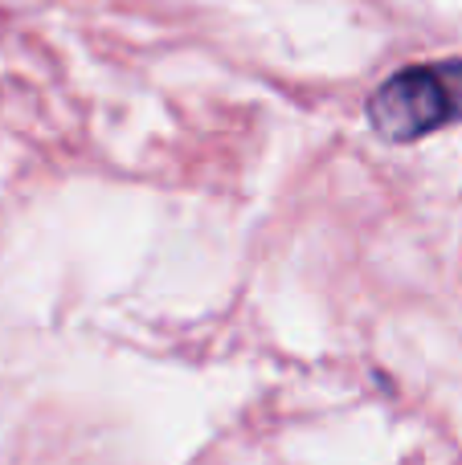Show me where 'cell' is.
I'll return each instance as SVG.
<instances>
[{"instance_id":"6da1fadb","label":"cell","mask_w":462,"mask_h":465,"mask_svg":"<svg viewBox=\"0 0 462 465\" xmlns=\"http://www.w3.org/2000/svg\"><path fill=\"white\" fill-rule=\"evenodd\" d=\"M462 119V62L406 65L368 98V123L381 139L414 143Z\"/></svg>"}]
</instances>
